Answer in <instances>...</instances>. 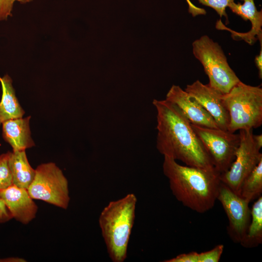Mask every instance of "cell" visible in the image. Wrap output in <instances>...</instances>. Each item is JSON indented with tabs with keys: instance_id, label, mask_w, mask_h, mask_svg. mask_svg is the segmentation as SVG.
Instances as JSON below:
<instances>
[{
	"instance_id": "6da1fadb",
	"label": "cell",
	"mask_w": 262,
	"mask_h": 262,
	"mask_svg": "<svg viewBox=\"0 0 262 262\" xmlns=\"http://www.w3.org/2000/svg\"><path fill=\"white\" fill-rule=\"evenodd\" d=\"M152 104L157 111L156 147L159 152L187 166L213 168L191 122L180 109L166 99H154Z\"/></svg>"
},
{
	"instance_id": "7a4b0ae2",
	"label": "cell",
	"mask_w": 262,
	"mask_h": 262,
	"mask_svg": "<svg viewBox=\"0 0 262 262\" xmlns=\"http://www.w3.org/2000/svg\"><path fill=\"white\" fill-rule=\"evenodd\" d=\"M163 170L173 195L184 206L199 213L214 206L221 183L220 173L214 168L184 166L164 156Z\"/></svg>"
},
{
	"instance_id": "3957f363",
	"label": "cell",
	"mask_w": 262,
	"mask_h": 262,
	"mask_svg": "<svg viewBox=\"0 0 262 262\" xmlns=\"http://www.w3.org/2000/svg\"><path fill=\"white\" fill-rule=\"evenodd\" d=\"M136 203L135 195L128 194L110 201L100 214L99 225L107 253L113 262H123L127 258Z\"/></svg>"
},
{
	"instance_id": "277c9868",
	"label": "cell",
	"mask_w": 262,
	"mask_h": 262,
	"mask_svg": "<svg viewBox=\"0 0 262 262\" xmlns=\"http://www.w3.org/2000/svg\"><path fill=\"white\" fill-rule=\"evenodd\" d=\"M222 98L229 114V131L235 132L262 125V88L260 86H251L240 81Z\"/></svg>"
},
{
	"instance_id": "5b68a950",
	"label": "cell",
	"mask_w": 262,
	"mask_h": 262,
	"mask_svg": "<svg viewBox=\"0 0 262 262\" xmlns=\"http://www.w3.org/2000/svg\"><path fill=\"white\" fill-rule=\"evenodd\" d=\"M192 46L193 54L203 66L212 87L225 94L240 81L217 43L205 35L194 41Z\"/></svg>"
},
{
	"instance_id": "8992f818",
	"label": "cell",
	"mask_w": 262,
	"mask_h": 262,
	"mask_svg": "<svg viewBox=\"0 0 262 262\" xmlns=\"http://www.w3.org/2000/svg\"><path fill=\"white\" fill-rule=\"evenodd\" d=\"M27 191L33 199L41 200L64 209L68 207V181L54 163L42 164L37 167L34 178Z\"/></svg>"
},
{
	"instance_id": "52a82bcc",
	"label": "cell",
	"mask_w": 262,
	"mask_h": 262,
	"mask_svg": "<svg viewBox=\"0 0 262 262\" xmlns=\"http://www.w3.org/2000/svg\"><path fill=\"white\" fill-rule=\"evenodd\" d=\"M192 127L206 150L213 167L221 174L227 171L240 143L239 134L228 130L196 125Z\"/></svg>"
},
{
	"instance_id": "ba28073f",
	"label": "cell",
	"mask_w": 262,
	"mask_h": 262,
	"mask_svg": "<svg viewBox=\"0 0 262 262\" xmlns=\"http://www.w3.org/2000/svg\"><path fill=\"white\" fill-rule=\"evenodd\" d=\"M240 143L229 169L220 174V180L239 195L241 185L262 160V154L253 140V129L239 130Z\"/></svg>"
},
{
	"instance_id": "9c48e42d",
	"label": "cell",
	"mask_w": 262,
	"mask_h": 262,
	"mask_svg": "<svg viewBox=\"0 0 262 262\" xmlns=\"http://www.w3.org/2000/svg\"><path fill=\"white\" fill-rule=\"evenodd\" d=\"M217 200L222 204L228 219V233L231 240L240 243L246 233L250 218L249 202L221 182Z\"/></svg>"
},
{
	"instance_id": "30bf717a",
	"label": "cell",
	"mask_w": 262,
	"mask_h": 262,
	"mask_svg": "<svg viewBox=\"0 0 262 262\" xmlns=\"http://www.w3.org/2000/svg\"><path fill=\"white\" fill-rule=\"evenodd\" d=\"M184 90L210 114L219 129L228 130L229 114L223 103L221 93L199 80L187 85Z\"/></svg>"
},
{
	"instance_id": "8fae6325",
	"label": "cell",
	"mask_w": 262,
	"mask_h": 262,
	"mask_svg": "<svg viewBox=\"0 0 262 262\" xmlns=\"http://www.w3.org/2000/svg\"><path fill=\"white\" fill-rule=\"evenodd\" d=\"M165 99L176 105L191 123L202 127L219 128L210 114L180 86L173 85L167 92Z\"/></svg>"
},
{
	"instance_id": "7c38bea8",
	"label": "cell",
	"mask_w": 262,
	"mask_h": 262,
	"mask_svg": "<svg viewBox=\"0 0 262 262\" xmlns=\"http://www.w3.org/2000/svg\"><path fill=\"white\" fill-rule=\"evenodd\" d=\"M243 4L240 2H231L229 5L231 11L240 16L244 20H249L251 23V29L247 33H237L225 27L219 20L216 23L218 29L227 30L231 33L232 38L236 40H244L250 45H253L257 40L262 41V11H258L254 0H241Z\"/></svg>"
},
{
	"instance_id": "4fadbf2b",
	"label": "cell",
	"mask_w": 262,
	"mask_h": 262,
	"mask_svg": "<svg viewBox=\"0 0 262 262\" xmlns=\"http://www.w3.org/2000/svg\"><path fill=\"white\" fill-rule=\"evenodd\" d=\"M0 197L17 221L27 224L35 218L38 207L27 189L12 184L0 191Z\"/></svg>"
},
{
	"instance_id": "5bb4252c",
	"label": "cell",
	"mask_w": 262,
	"mask_h": 262,
	"mask_svg": "<svg viewBox=\"0 0 262 262\" xmlns=\"http://www.w3.org/2000/svg\"><path fill=\"white\" fill-rule=\"evenodd\" d=\"M30 118L31 116L17 118L2 124L3 138L12 147L13 151L25 150L35 145L31 135Z\"/></svg>"
},
{
	"instance_id": "9a60e30c",
	"label": "cell",
	"mask_w": 262,
	"mask_h": 262,
	"mask_svg": "<svg viewBox=\"0 0 262 262\" xmlns=\"http://www.w3.org/2000/svg\"><path fill=\"white\" fill-rule=\"evenodd\" d=\"M9 163L13 184L27 189L34 178L35 169L30 165L25 150L10 152Z\"/></svg>"
},
{
	"instance_id": "2e32d148",
	"label": "cell",
	"mask_w": 262,
	"mask_h": 262,
	"mask_svg": "<svg viewBox=\"0 0 262 262\" xmlns=\"http://www.w3.org/2000/svg\"><path fill=\"white\" fill-rule=\"evenodd\" d=\"M2 96L0 101V125L6 121L22 117L25 112L20 106L12 86L11 78L6 75L0 78Z\"/></svg>"
},
{
	"instance_id": "e0dca14e",
	"label": "cell",
	"mask_w": 262,
	"mask_h": 262,
	"mask_svg": "<svg viewBox=\"0 0 262 262\" xmlns=\"http://www.w3.org/2000/svg\"><path fill=\"white\" fill-rule=\"evenodd\" d=\"M251 218L246 233L241 245L246 248H253L262 242V196L253 203L250 209Z\"/></svg>"
},
{
	"instance_id": "ac0fdd59",
	"label": "cell",
	"mask_w": 262,
	"mask_h": 262,
	"mask_svg": "<svg viewBox=\"0 0 262 262\" xmlns=\"http://www.w3.org/2000/svg\"><path fill=\"white\" fill-rule=\"evenodd\" d=\"M262 193V160L243 182L239 195L249 202Z\"/></svg>"
},
{
	"instance_id": "d6986e66",
	"label": "cell",
	"mask_w": 262,
	"mask_h": 262,
	"mask_svg": "<svg viewBox=\"0 0 262 262\" xmlns=\"http://www.w3.org/2000/svg\"><path fill=\"white\" fill-rule=\"evenodd\" d=\"M10 152L8 151L0 155V191L13 184L9 163Z\"/></svg>"
},
{
	"instance_id": "ffe728a7",
	"label": "cell",
	"mask_w": 262,
	"mask_h": 262,
	"mask_svg": "<svg viewBox=\"0 0 262 262\" xmlns=\"http://www.w3.org/2000/svg\"><path fill=\"white\" fill-rule=\"evenodd\" d=\"M234 0H198L199 3L203 5L213 8L221 18L225 16L228 21L226 8Z\"/></svg>"
},
{
	"instance_id": "44dd1931",
	"label": "cell",
	"mask_w": 262,
	"mask_h": 262,
	"mask_svg": "<svg viewBox=\"0 0 262 262\" xmlns=\"http://www.w3.org/2000/svg\"><path fill=\"white\" fill-rule=\"evenodd\" d=\"M224 246L220 244L210 250L199 253V262H218L223 252Z\"/></svg>"
},
{
	"instance_id": "7402d4cb",
	"label": "cell",
	"mask_w": 262,
	"mask_h": 262,
	"mask_svg": "<svg viewBox=\"0 0 262 262\" xmlns=\"http://www.w3.org/2000/svg\"><path fill=\"white\" fill-rule=\"evenodd\" d=\"M33 0H0V21L7 19L8 16H11V12L15 1L21 3L30 2Z\"/></svg>"
},
{
	"instance_id": "603a6c76",
	"label": "cell",
	"mask_w": 262,
	"mask_h": 262,
	"mask_svg": "<svg viewBox=\"0 0 262 262\" xmlns=\"http://www.w3.org/2000/svg\"><path fill=\"white\" fill-rule=\"evenodd\" d=\"M164 262H199V253L196 251L183 253L175 257L164 261Z\"/></svg>"
},
{
	"instance_id": "cb8c5ba5",
	"label": "cell",
	"mask_w": 262,
	"mask_h": 262,
	"mask_svg": "<svg viewBox=\"0 0 262 262\" xmlns=\"http://www.w3.org/2000/svg\"><path fill=\"white\" fill-rule=\"evenodd\" d=\"M13 218L2 199L0 197V223L6 222Z\"/></svg>"
},
{
	"instance_id": "d4e9b609",
	"label": "cell",
	"mask_w": 262,
	"mask_h": 262,
	"mask_svg": "<svg viewBox=\"0 0 262 262\" xmlns=\"http://www.w3.org/2000/svg\"><path fill=\"white\" fill-rule=\"evenodd\" d=\"M255 64L259 70V76L260 78L262 77V47L260 54L255 57Z\"/></svg>"
},
{
	"instance_id": "484cf974",
	"label": "cell",
	"mask_w": 262,
	"mask_h": 262,
	"mask_svg": "<svg viewBox=\"0 0 262 262\" xmlns=\"http://www.w3.org/2000/svg\"><path fill=\"white\" fill-rule=\"evenodd\" d=\"M253 140L257 147L261 149L262 147V135L258 134L253 135Z\"/></svg>"
},
{
	"instance_id": "4316f807",
	"label": "cell",
	"mask_w": 262,
	"mask_h": 262,
	"mask_svg": "<svg viewBox=\"0 0 262 262\" xmlns=\"http://www.w3.org/2000/svg\"><path fill=\"white\" fill-rule=\"evenodd\" d=\"M0 262H25L26 260L22 258L18 257H9L2 259H0Z\"/></svg>"
},
{
	"instance_id": "83f0119b",
	"label": "cell",
	"mask_w": 262,
	"mask_h": 262,
	"mask_svg": "<svg viewBox=\"0 0 262 262\" xmlns=\"http://www.w3.org/2000/svg\"></svg>"
}]
</instances>
